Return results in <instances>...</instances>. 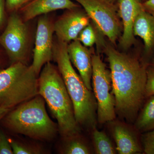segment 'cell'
<instances>
[{
  "label": "cell",
  "instance_id": "cell-1",
  "mask_svg": "<svg viewBox=\"0 0 154 154\" xmlns=\"http://www.w3.org/2000/svg\"><path fill=\"white\" fill-rule=\"evenodd\" d=\"M109 62L116 112L127 121H135L146 99L147 66L136 58L105 45Z\"/></svg>",
  "mask_w": 154,
  "mask_h": 154
},
{
  "label": "cell",
  "instance_id": "cell-2",
  "mask_svg": "<svg viewBox=\"0 0 154 154\" xmlns=\"http://www.w3.org/2000/svg\"><path fill=\"white\" fill-rule=\"evenodd\" d=\"M67 46V43L57 38L54 41L53 60L72 102L76 121L80 126L93 130L98 122L97 102L94 93L86 87L72 66Z\"/></svg>",
  "mask_w": 154,
  "mask_h": 154
},
{
  "label": "cell",
  "instance_id": "cell-3",
  "mask_svg": "<svg viewBox=\"0 0 154 154\" xmlns=\"http://www.w3.org/2000/svg\"><path fill=\"white\" fill-rule=\"evenodd\" d=\"M39 74L38 94L56 119L59 133L66 138L79 135L80 126L76 121L72 102L57 67L48 63Z\"/></svg>",
  "mask_w": 154,
  "mask_h": 154
},
{
  "label": "cell",
  "instance_id": "cell-4",
  "mask_svg": "<svg viewBox=\"0 0 154 154\" xmlns=\"http://www.w3.org/2000/svg\"><path fill=\"white\" fill-rule=\"evenodd\" d=\"M45 103L38 95L18 105L6 114L5 124L14 132L33 139L51 140L59 132L58 128L48 114Z\"/></svg>",
  "mask_w": 154,
  "mask_h": 154
},
{
  "label": "cell",
  "instance_id": "cell-5",
  "mask_svg": "<svg viewBox=\"0 0 154 154\" xmlns=\"http://www.w3.org/2000/svg\"><path fill=\"white\" fill-rule=\"evenodd\" d=\"M38 94V75L19 62L0 70V107L11 109Z\"/></svg>",
  "mask_w": 154,
  "mask_h": 154
},
{
  "label": "cell",
  "instance_id": "cell-6",
  "mask_svg": "<svg viewBox=\"0 0 154 154\" xmlns=\"http://www.w3.org/2000/svg\"><path fill=\"white\" fill-rule=\"evenodd\" d=\"M92 87L97 102V121L101 124L111 122L115 119L116 112L110 71L98 54L92 55Z\"/></svg>",
  "mask_w": 154,
  "mask_h": 154
},
{
  "label": "cell",
  "instance_id": "cell-7",
  "mask_svg": "<svg viewBox=\"0 0 154 154\" xmlns=\"http://www.w3.org/2000/svg\"><path fill=\"white\" fill-rule=\"evenodd\" d=\"M82 6L98 30L115 44L122 28L114 4L105 0H73Z\"/></svg>",
  "mask_w": 154,
  "mask_h": 154
},
{
  "label": "cell",
  "instance_id": "cell-8",
  "mask_svg": "<svg viewBox=\"0 0 154 154\" xmlns=\"http://www.w3.org/2000/svg\"><path fill=\"white\" fill-rule=\"evenodd\" d=\"M28 41V29L25 21L18 14L13 13L0 36V44L5 50L12 64H26Z\"/></svg>",
  "mask_w": 154,
  "mask_h": 154
},
{
  "label": "cell",
  "instance_id": "cell-9",
  "mask_svg": "<svg viewBox=\"0 0 154 154\" xmlns=\"http://www.w3.org/2000/svg\"><path fill=\"white\" fill-rule=\"evenodd\" d=\"M53 24L46 15L38 19L33 50V62L31 65L36 74L40 73L45 64L53 60Z\"/></svg>",
  "mask_w": 154,
  "mask_h": 154
},
{
  "label": "cell",
  "instance_id": "cell-10",
  "mask_svg": "<svg viewBox=\"0 0 154 154\" xmlns=\"http://www.w3.org/2000/svg\"><path fill=\"white\" fill-rule=\"evenodd\" d=\"M79 7L67 10L54 23V32L60 41L68 44L77 39L83 28L91 23L85 11Z\"/></svg>",
  "mask_w": 154,
  "mask_h": 154
},
{
  "label": "cell",
  "instance_id": "cell-11",
  "mask_svg": "<svg viewBox=\"0 0 154 154\" xmlns=\"http://www.w3.org/2000/svg\"><path fill=\"white\" fill-rule=\"evenodd\" d=\"M118 14L122 21L123 32L120 45L124 49L129 48L135 42L134 25L136 18L142 8L139 0H118Z\"/></svg>",
  "mask_w": 154,
  "mask_h": 154
},
{
  "label": "cell",
  "instance_id": "cell-12",
  "mask_svg": "<svg viewBox=\"0 0 154 154\" xmlns=\"http://www.w3.org/2000/svg\"><path fill=\"white\" fill-rule=\"evenodd\" d=\"M67 51L70 60L79 71L86 87L90 91H93L91 85L92 55L91 51L78 39L68 44Z\"/></svg>",
  "mask_w": 154,
  "mask_h": 154
},
{
  "label": "cell",
  "instance_id": "cell-13",
  "mask_svg": "<svg viewBox=\"0 0 154 154\" xmlns=\"http://www.w3.org/2000/svg\"><path fill=\"white\" fill-rule=\"evenodd\" d=\"M113 125L112 133L119 154H139L143 152L141 143L134 130L120 122Z\"/></svg>",
  "mask_w": 154,
  "mask_h": 154
},
{
  "label": "cell",
  "instance_id": "cell-14",
  "mask_svg": "<svg viewBox=\"0 0 154 154\" xmlns=\"http://www.w3.org/2000/svg\"><path fill=\"white\" fill-rule=\"evenodd\" d=\"M79 7L72 0H32L22 9L25 22L40 15L58 10H70Z\"/></svg>",
  "mask_w": 154,
  "mask_h": 154
},
{
  "label": "cell",
  "instance_id": "cell-15",
  "mask_svg": "<svg viewBox=\"0 0 154 154\" xmlns=\"http://www.w3.org/2000/svg\"><path fill=\"white\" fill-rule=\"evenodd\" d=\"M133 31L135 36L143 40L146 53L150 52L154 48V17L143 8L135 20Z\"/></svg>",
  "mask_w": 154,
  "mask_h": 154
},
{
  "label": "cell",
  "instance_id": "cell-16",
  "mask_svg": "<svg viewBox=\"0 0 154 154\" xmlns=\"http://www.w3.org/2000/svg\"><path fill=\"white\" fill-rule=\"evenodd\" d=\"M147 98L134 121L135 129L142 133L154 129V95Z\"/></svg>",
  "mask_w": 154,
  "mask_h": 154
},
{
  "label": "cell",
  "instance_id": "cell-17",
  "mask_svg": "<svg viewBox=\"0 0 154 154\" xmlns=\"http://www.w3.org/2000/svg\"><path fill=\"white\" fill-rule=\"evenodd\" d=\"M92 136L96 154H114L116 153V149L112 142L105 132L95 128L93 130Z\"/></svg>",
  "mask_w": 154,
  "mask_h": 154
},
{
  "label": "cell",
  "instance_id": "cell-18",
  "mask_svg": "<svg viewBox=\"0 0 154 154\" xmlns=\"http://www.w3.org/2000/svg\"><path fill=\"white\" fill-rule=\"evenodd\" d=\"M76 137V136H75ZM75 137L70 138L63 147V153L67 154H88L90 150L87 146L81 141L75 139Z\"/></svg>",
  "mask_w": 154,
  "mask_h": 154
},
{
  "label": "cell",
  "instance_id": "cell-19",
  "mask_svg": "<svg viewBox=\"0 0 154 154\" xmlns=\"http://www.w3.org/2000/svg\"><path fill=\"white\" fill-rule=\"evenodd\" d=\"M77 39L86 47L93 46L97 42L98 38L93 25L90 23L83 28Z\"/></svg>",
  "mask_w": 154,
  "mask_h": 154
},
{
  "label": "cell",
  "instance_id": "cell-20",
  "mask_svg": "<svg viewBox=\"0 0 154 154\" xmlns=\"http://www.w3.org/2000/svg\"><path fill=\"white\" fill-rule=\"evenodd\" d=\"M9 140L14 154H36L41 153V151L38 148L20 143L14 140Z\"/></svg>",
  "mask_w": 154,
  "mask_h": 154
},
{
  "label": "cell",
  "instance_id": "cell-21",
  "mask_svg": "<svg viewBox=\"0 0 154 154\" xmlns=\"http://www.w3.org/2000/svg\"><path fill=\"white\" fill-rule=\"evenodd\" d=\"M140 141L144 153L154 154V129L143 133Z\"/></svg>",
  "mask_w": 154,
  "mask_h": 154
},
{
  "label": "cell",
  "instance_id": "cell-22",
  "mask_svg": "<svg viewBox=\"0 0 154 154\" xmlns=\"http://www.w3.org/2000/svg\"><path fill=\"white\" fill-rule=\"evenodd\" d=\"M146 81L145 87L146 98L154 95V65H147L146 69Z\"/></svg>",
  "mask_w": 154,
  "mask_h": 154
},
{
  "label": "cell",
  "instance_id": "cell-23",
  "mask_svg": "<svg viewBox=\"0 0 154 154\" xmlns=\"http://www.w3.org/2000/svg\"><path fill=\"white\" fill-rule=\"evenodd\" d=\"M8 139L2 131H0V154H13Z\"/></svg>",
  "mask_w": 154,
  "mask_h": 154
},
{
  "label": "cell",
  "instance_id": "cell-24",
  "mask_svg": "<svg viewBox=\"0 0 154 154\" xmlns=\"http://www.w3.org/2000/svg\"><path fill=\"white\" fill-rule=\"evenodd\" d=\"M32 0H6V8L11 12L19 10L24 7Z\"/></svg>",
  "mask_w": 154,
  "mask_h": 154
},
{
  "label": "cell",
  "instance_id": "cell-25",
  "mask_svg": "<svg viewBox=\"0 0 154 154\" xmlns=\"http://www.w3.org/2000/svg\"><path fill=\"white\" fill-rule=\"evenodd\" d=\"M141 4L144 10L154 17V0H147Z\"/></svg>",
  "mask_w": 154,
  "mask_h": 154
},
{
  "label": "cell",
  "instance_id": "cell-26",
  "mask_svg": "<svg viewBox=\"0 0 154 154\" xmlns=\"http://www.w3.org/2000/svg\"><path fill=\"white\" fill-rule=\"evenodd\" d=\"M5 0H0V27L5 21Z\"/></svg>",
  "mask_w": 154,
  "mask_h": 154
},
{
  "label": "cell",
  "instance_id": "cell-27",
  "mask_svg": "<svg viewBox=\"0 0 154 154\" xmlns=\"http://www.w3.org/2000/svg\"><path fill=\"white\" fill-rule=\"evenodd\" d=\"M11 109L0 107V120L5 116Z\"/></svg>",
  "mask_w": 154,
  "mask_h": 154
},
{
  "label": "cell",
  "instance_id": "cell-28",
  "mask_svg": "<svg viewBox=\"0 0 154 154\" xmlns=\"http://www.w3.org/2000/svg\"><path fill=\"white\" fill-rule=\"evenodd\" d=\"M105 1L110 3V4H114L115 2L116 1H118V0H105Z\"/></svg>",
  "mask_w": 154,
  "mask_h": 154
},
{
  "label": "cell",
  "instance_id": "cell-29",
  "mask_svg": "<svg viewBox=\"0 0 154 154\" xmlns=\"http://www.w3.org/2000/svg\"><path fill=\"white\" fill-rule=\"evenodd\" d=\"M139 1L142 3L144 2H145V1H147V0H139Z\"/></svg>",
  "mask_w": 154,
  "mask_h": 154
},
{
  "label": "cell",
  "instance_id": "cell-30",
  "mask_svg": "<svg viewBox=\"0 0 154 154\" xmlns=\"http://www.w3.org/2000/svg\"><path fill=\"white\" fill-rule=\"evenodd\" d=\"M152 65H154V57L153 58V59L152 61Z\"/></svg>",
  "mask_w": 154,
  "mask_h": 154
}]
</instances>
